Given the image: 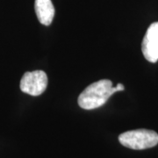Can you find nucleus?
Masks as SVG:
<instances>
[{
    "mask_svg": "<svg viewBox=\"0 0 158 158\" xmlns=\"http://www.w3.org/2000/svg\"><path fill=\"white\" fill-rule=\"evenodd\" d=\"M48 86L47 74L42 70L26 72L20 80V90L31 96L41 95Z\"/></svg>",
    "mask_w": 158,
    "mask_h": 158,
    "instance_id": "3",
    "label": "nucleus"
},
{
    "mask_svg": "<svg viewBox=\"0 0 158 158\" xmlns=\"http://www.w3.org/2000/svg\"><path fill=\"white\" fill-rule=\"evenodd\" d=\"M141 50L145 59L149 62L158 61V22L149 26L142 40Z\"/></svg>",
    "mask_w": 158,
    "mask_h": 158,
    "instance_id": "4",
    "label": "nucleus"
},
{
    "mask_svg": "<svg viewBox=\"0 0 158 158\" xmlns=\"http://www.w3.org/2000/svg\"><path fill=\"white\" fill-rule=\"evenodd\" d=\"M124 90L125 87L122 84H118V85L115 86V90H116V92H118V91H122V90Z\"/></svg>",
    "mask_w": 158,
    "mask_h": 158,
    "instance_id": "6",
    "label": "nucleus"
},
{
    "mask_svg": "<svg viewBox=\"0 0 158 158\" xmlns=\"http://www.w3.org/2000/svg\"><path fill=\"white\" fill-rule=\"evenodd\" d=\"M116 92L112 81L102 79L89 85L78 97L79 106L85 110H92L105 105L109 98Z\"/></svg>",
    "mask_w": 158,
    "mask_h": 158,
    "instance_id": "1",
    "label": "nucleus"
},
{
    "mask_svg": "<svg viewBox=\"0 0 158 158\" xmlns=\"http://www.w3.org/2000/svg\"><path fill=\"white\" fill-rule=\"evenodd\" d=\"M34 8L40 23L49 26L55 16V7L51 0H35Z\"/></svg>",
    "mask_w": 158,
    "mask_h": 158,
    "instance_id": "5",
    "label": "nucleus"
},
{
    "mask_svg": "<svg viewBox=\"0 0 158 158\" xmlns=\"http://www.w3.org/2000/svg\"><path fill=\"white\" fill-rule=\"evenodd\" d=\"M118 141L124 147L135 150H142L158 144V134L148 129H136L125 132L118 136Z\"/></svg>",
    "mask_w": 158,
    "mask_h": 158,
    "instance_id": "2",
    "label": "nucleus"
}]
</instances>
